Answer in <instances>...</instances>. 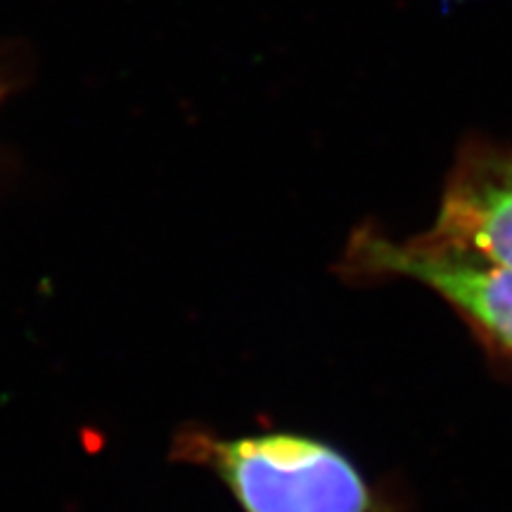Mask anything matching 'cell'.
<instances>
[{"label":"cell","instance_id":"obj_1","mask_svg":"<svg viewBox=\"0 0 512 512\" xmlns=\"http://www.w3.org/2000/svg\"><path fill=\"white\" fill-rule=\"evenodd\" d=\"M174 456L214 472L242 512H399L347 453L309 434L190 430Z\"/></svg>","mask_w":512,"mask_h":512},{"label":"cell","instance_id":"obj_2","mask_svg":"<svg viewBox=\"0 0 512 512\" xmlns=\"http://www.w3.org/2000/svg\"><path fill=\"white\" fill-rule=\"evenodd\" d=\"M339 271L349 283L408 280L425 287L463 318L491 356L512 366V268L361 226L344 247Z\"/></svg>","mask_w":512,"mask_h":512},{"label":"cell","instance_id":"obj_3","mask_svg":"<svg viewBox=\"0 0 512 512\" xmlns=\"http://www.w3.org/2000/svg\"><path fill=\"white\" fill-rule=\"evenodd\" d=\"M422 245L512 268V143L470 138L448 171Z\"/></svg>","mask_w":512,"mask_h":512}]
</instances>
